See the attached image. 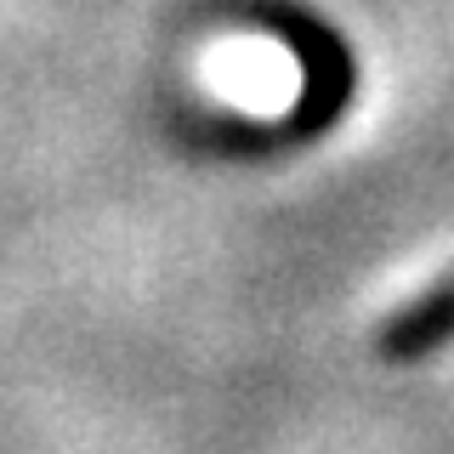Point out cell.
I'll return each mask as SVG.
<instances>
[{"label": "cell", "mask_w": 454, "mask_h": 454, "mask_svg": "<svg viewBox=\"0 0 454 454\" xmlns=\"http://www.w3.org/2000/svg\"><path fill=\"white\" fill-rule=\"evenodd\" d=\"M267 80H273L278 91H290V63H284V51H273V46H227L222 51V85H233V97L267 103V91H262Z\"/></svg>", "instance_id": "1"}]
</instances>
